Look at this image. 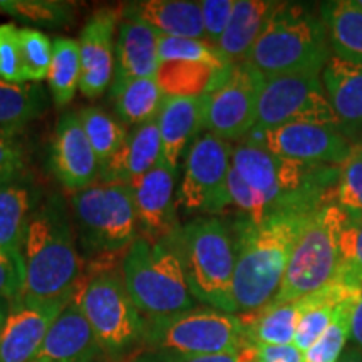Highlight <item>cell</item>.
<instances>
[{
    "label": "cell",
    "mask_w": 362,
    "mask_h": 362,
    "mask_svg": "<svg viewBox=\"0 0 362 362\" xmlns=\"http://www.w3.org/2000/svg\"><path fill=\"white\" fill-rule=\"evenodd\" d=\"M252 346H287L293 344L298 324V304H267L259 310L240 314Z\"/></svg>",
    "instance_id": "obj_28"
},
{
    "label": "cell",
    "mask_w": 362,
    "mask_h": 362,
    "mask_svg": "<svg viewBox=\"0 0 362 362\" xmlns=\"http://www.w3.org/2000/svg\"><path fill=\"white\" fill-rule=\"evenodd\" d=\"M362 291V218H351L341 237V264L336 279Z\"/></svg>",
    "instance_id": "obj_36"
},
{
    "label": "cell",
    "mask_w": 362,
    "mask_h": 362,
    "mask_svg": "<svg viewBox=\"0 0 362 362\" xmlns=\"http://www.w3.org/2000/svg\"><path fill=\"white\" fill-rule=\"evenodd\" d=\"M351 339L352 342H354V346L362 347V296L359 298V304H357L354 310V315H352Z\"/></svg>",
    "instance_id": "obj_45"
},
{
    "label": "cell",
    "mask_w": 362,
    "mask_h": 362,
    "mask_svg": "<svg viewBox=\"0 0 362 362\" xmlns=\"http://www.w3.org/2000/svg\"><path fill=\"white\" fill-rule=\"evenodd\" d=\"M111 98L121 123L136 128L156 121L166 96L158 79L144 78L112 81Z\"/></svg>",
    "instance_id": "obj_27"
},
{
    "label": "cell",
    "mask_w": 362,
    "mask_h": 362,
    "mask_svg": "<svg viewBox=\"0 0 362 362\" xmlns=\"http://www.w3.org/2000/svg\"><path fill=\"white\" fill-rule=\"evenodd\" d=\"M6 317H7L6 307H4V305H2V302H0V329H2L4 322H6Z\"/></svg>",
    "instance_id": "obj_47"
},
{
    "label": "cell",
    "mask_w": 362,
    "mask_h": 362,
    "mask_svg": "<svg viewBox=\"0 0 362 362\" xmlns=\"http://www.w3.org/2000/svg\"><path fill=\"white\" fill-rule=\"evenodd\" d=\"M160 34L139 21L121 19L117 27L115 81L156 79L160 72L158 54Z\"/></svg>",
    "instance_id": "obj_24"
},
{
    "label": "cell",
    "mask_w": 362,
    "mask_h": 362,
    "mask_svg": "<svg viewBox=\"0 0 362 362\" xmlns=\"http://www.w3.org/2000/svg\"><path fill=\"white\" fill-rule=\"evenodd\" d=\"M19 30L16 24H0V79L22 84L25 83V76Z\"/></svg>",
    "instance_id": "obj_38"
},
{
    "label": "cell",
    "mask_w": 362,
    "mask_h": 362,
    "mask_svg": "<svg viewBox=\"0 0 362 362\" xmlns=\"http://www.w3.org/2000/svg\"><path fill=\"white\" fill-rule=\"evenodd\" d=\"M175 185L176 175L163 161L131 185L138 223L144 230V237L156 242L168 240L181 226L176 215Z\"/></svg>",
    "instance_id": "obj_18"
},
{
    "label": "cell",
    "mask_w": 362,
    "mask_h": 362,
    "mask_svg": "<svg viewBox=\"0 0 362 362\" xmlns=\"http://www.w3.org/2000/svg\"><path fill=\"white\" fill-rule=\"evenodd\" d=\"M49 90L57 107H64L76 96L81 84V56L78 40L57 37L54 40L52 62L47 74Z\"/></svg>",
    "instance_id": "obj_31"
},
{
    "label": "cell",
    "mask_w": 362,
    "mask_h": 362,
    "mask_svg": "<svg viewBox=\"0 0 362 362\" xmlns=\"http://www.w3.org/2000/svg\"><path fill=\"white\" fill-rule=\"evenodd\" d=\"M233 146L211 133L194 139L185 155V173L176 192V206L185 214H220L232 205L228 175Z\"/></svg>",
    "instance_id": "obj_11"
},
{
    "label": "cell",
    "mask_w": 362,
    "mask_h": 362,
    "mask_svg": "<svg viewBox=\"0 0 362 362\" xmlns=\"http://www.w3.org/2000/svg\"><path fill=\"white\" fill-rule=\"evenodd\" d=\"M143 344L148 351L189 356L237 354L252 346L240 315L211 307H194L171 317L144 320Z\"/></svg>",
    "instance_id": "obj_9"
},
{
    "label": "cell",
    "mask_w": 362,
    "mask_h": 362,
    "mask_svg": "<svg viewBox=\"0 0 362 362\" xmlns=\"http://www.w3.org/2000/svg\"><path fill=\"white\" fill-rule=\"evenodd\" d=\"M262 148L274 155L305 163L342 166L351 156L354 144L336 126L292 123L260 133Z\"/></svg>",
    "instance_id": "obj_14"
},
{
    "label": "cell",
    "mask_w": 362,
    "mask_h": 362,
    "mask_svg": "<svg viewBox=\"0 0 362 362\" xmlns=\"http://www.w3.org/2000/svg\"><path fill=\"white\" fill-rule=\"evenodd\" d=\"M315 211L277 214L257 223L245 216L237 221L233 237L237 314L259 310L274 300L293 248Z\"/></svg>",
    "instance_id": "obj_2"
},
{
    "label": "cell",
    "mask_w": 362,
    "mask_h": 362,
    "mask_svg": "<svg viewBox=\"0 0 362 362\" xmlns=\"http://www.w3.org/2000/svg\"><path fill=\"white\" fill-rule=\"evenodd\" d=\"M19 39L25 83H40L47 79L54 42L44 33L35 29H21Z\"/></svg>",
    "instance_id": "obj_35"
},
{
    "label": "cell",
    "mask_w": 362,
    "mask_h": 362,
    "mask_svg": "<svg viewBox=\"0 0 362 362\" xmlns=\"http://www.w3.org/2000/svg\"><path fill=\"white\" fill-rule=\"evenodd\" d=\"M99 356L101 347L72 297L30 362H96Z\"/></svg>",
    "instance_id": "obj_20"
},
{
    "label": "cell",
    "mask_w": 362,
    "mask_h": 362,
    "mask_svg": "<svg viewBox=\"0 0 362 362\" xmlns=\"http://www.w3.org/2000/svg\"><path fill=\"white\" fill-rule=\"evenodd\" d=\"M24 170V149L17 134L0 133V183L16 180Z\"/></svg>",
    "instance_id": "obj_43"
},
{
    "label": "cell",
    "mask_w": 362,
    "mask_h": 362,
    "mask_svg": "<svg viewBox=\"0 0 362 362\" xmlns=\"http://www.w3.org/2000/svg\"><path fill=\"white\" fill-rule=\"evenodd\" d=\"M166 242L183 267L194 300L237 314L233 304L235 238L223 221L200 216L181 225Z\"/></svg>",
    "instance_id": "obj_5"
},
{
    "label": "cell",
    "mask_w": 362,
    "mask_h": 362,
    "mask_svg": "<svg viewBox=\"0 0 362 362\" xmlns=\"http://www.w3.org/2000/svg\"><path fill=\"white\" fill-rule=\"evenodd\" d=\"M265 78L247 62H238L215 89L206 93L205 129L225 141L240 139L255 128Z\"/></svg>",
    "instance_id": "obj_13"
},
{
    "label": "cell",
    "mask_w": 362,
    "mask_h": 362,
    "mask_svg": "<svg viewBox=\"0 0 362 362\" xmlns=\"http://www.w3.org/2000/svg\"><path fill=\"white\" fill-rule=\"evenodd\" d=\"M356 4H357V6H359V7L362 8V0H356Z\"/></svg>",
    "instance_id": "obj_49"
},
{
    "label": "cell",
    "mask_w": 362,
    "mask_h": 362,
    "mask_svg": "<svg viewBox=\"0 0 362 362\" xmlns=\"http://www.w3.org/2000/svg\"><path fill=\"white\" fill-rule=\"evenodd\" d=\"M257 362H305L304 352L293 344L287 346H255Z\"/></svg>",
    "instance_id": "obj_44"
},
{
    "label": "cell",
    "mask_w": 362,
    "mask_h": 362,
    "mask_svg": "<svg viewBox=\"0 0 362 362\" xmlns=\"http://www.w3.org/2000/svg\"><path fill=\"white\" fill-rule=\"evenodd\" d=\"M332 56L320 11L307 4L279 2L243 62L269 79L287 74H322Z\"/></svg>",
    "instance_id": "obj_4"
},
{
    "label": "cell",
    "mask_w": 362,
    "mask_h": 362,
    "mask_svg": "<svg viewBox=\"0 0 362 362\" xmlns=\"http://www.w3.org/2000/svg\"><path fill=\"white\" fill-rule=\"evenodd\" d=\"M51 166L56 178L71 193L83 192L99 178L101 166L76 111L59 117L52 139Z\"/></svg>",
    "instance_id": "obj_16"
},
{
    "label": "cell",
    "mask_w": 362,
    "mask_h": 362,
    "mask_svg": "<svg viewBox=\"0 0 362 362\" xmlns=\"http://www.w3.org/2000/svg\"><path fill=\"white\" fill-rule=\"evenodd\" d=\"M119 8H99L89 17L79 35L81 84L86 98H98L115 79V33L119 27Z\"/></svg>",
    "instance_id": "obj_15"
},
{
    "label": "cell",
    "mask_w": 362,
    "mask_h": 362,
    "mask_svg": "<svg viewBox=\"0 0 362 362\" xmlns=\"http://www.w3.org/2000/svg\"><path fill=\"white\" fill-rule=\"evenodd\" d=\"M74 302L93 329L104 356L123 359L143 344L144 317L131 300L121 272L99 269L81 279Z\"/></svg>",
    "instance_id": "obj_7"
},
{
    "label": "cell",
    "mask_w": 362,
    "mask_h": 362,
    "mask_svg": "<svg viewBox=\"0 0 362 362\" xmlns=\"http://www.w3.org/2000/svg\"><path fill=\"white\" fill-rule=\"evenodd\" d=\"M47 107V98L37 83H7L0 79V133L17 134Z\"/></svg>",
    "instance_id": "obj_29"
},
{
    "label": "cell",
    "mask_w": 362,
    "mask_h": 362,
    "mask_svg": "<svg viewBox=\"0 0 362 362\" xmlns=\"http://www.w3.org/2000/svg\"><path fill=\"white\" fill-rule=\"evenodd\" d=\"M336 203L351 218H362V155L354 149L341 166Z\"/></svg>",
    "instance_id": "obj_37"
},
{
    "label": "cell",
    "mask_w": 362,
    "mask_h": 362,
    "mask_svg": "<svg viewBox=\"0 0 362 362\" xmlns=\"http://www.w3.org/2000/svg\"><path fill=\"white\" fill-rule=\"evenodd\" d=\"M69 300L24 304L12 302L0 329V362H30L42 346L49 329Z\"/></svg>",
    "instance_id": "obj_17"
},
{
    "label": "cell",
    "mask_w": 362,
    "mask_h": 362,
    "mask_svg": "<svg viewBox=\"0 0 362 362\" xmlns=\"http://www.w3.org/2000/svg\"><path fill=\"white\" fill-rule=\"evenodd\" d=\"M131 300L144 320L171 317L194 309V297L183 267L166 240L138 237L121 265Z\"/></svg>",
    "instance_id": "obj_6"
},
{
    "label": "cell",
    "mask_w": 362,
    "mask_h": 362,
    "mask_svg": "<svg viewBox=\"0 0 362 362\" xmlns=\"http://www.w3.org/2000/svg\"><path fill=\"white\" fill-rule=\"evenodd\" d=\"M354 151L361 153V155H362V139H361V143H356L354 144Z\"/></svg>",
    "instance_id": "obj_48"
},
{
    "label": "cell",
    "mask_w": 362,
    "mask_h": 362,
    "mask_svg": "<svg viewBox=\"0 0 362 362\" xmlns=\"http://www.w3.org/2000/svg\"><path fill=\"white\" fill-rule=\"evenodd\" d=\"M76 225L89 253H116L133 245L138 233L133 187L96 181L83 192L72 193Z\"/></svg>",
    "instance_id": "obj_10"
},
{
    "label": "cell",
    "mask_w": 362,
    "mask_h": 362,
    "mask_svg": "<svg viewBox=\"0 0 362 362\" xmlns=\"http://www.w3.org/2000/svg\"><path fill=\"white\" fill-rule=\"evenodd\" d=\"M334 56L362 66V8L356 0H330L319 6Z\"/></svg>",
    "instance_id": "obj_26"
},
{
    "label": "cell",
    "mask_w": 362,
    "mask_h": 362,
    "mask_svg": "<svg viewBox=\"0 0 362 362\" xmlns=\"http://www.w3.org/2000/svg\"><path fill=\"white\" fill-rule=\"evenodd\" d=\"M161 161V138L156 121L139 124L128 133L119 151L99 171L103 183L133 185Z\"/></svg>",
    "instance_id": "obj_22"
},
{
    "label": "cell",
    "mask_w": 362,
    "mask_h": 362,
    "mask_svg": "<svg viewBox=\"0 0 362 362\" xmlns=\"http://www.w3.org/2000/svg\"><path fill=\"white\" fill-rule=\"evenodd\" d=\"M337 362H362V347L351 346L342 352L341 359Z\"/></svg>",
    "instance_id": "obj_46"
},
{
    "label": "cell",
    "mask_w": 362,
    "mask_h": 362,
    "mask_svg": "<svg viewBox=\"0 0 362 362\" xmlns=\"http://www.w3.org/2000/svg\"><path fill=\"white\" fill-rule=\"evenodd\" d=\"M119 12L121 19L144 22L165 37L205 40V24H203L200 2L139 0V2L124 4Z\"/></svg>",
    "instance_id": "obj_21"
},
{
    "label": "cell",
    "mask_w": 362,
    "mask_h": 362,
    "mask_svg": "<svg viewBox=\"0 0 362 362\" xmlns=\"http://www.w3.org/2000/svg\"><path fill=\"white\" fill-rule=\"evenodd\" d=\"M341 166L274 155L257 143L233 148L228 189L232 205L250 221L277 214L315 211L336 202Z\"/></svg>",
    "instance_id": "obj_1"
},
{
    "label": "cell",
    "mask_w": 362,
    "mask_h": 362,
    "mask_svg": "<svg viewBox=\"0 0 362 362\" xmlns=\"http://www.w3.org/2000/svg\"><path fill=\"white\" fill-rule=\"evenodd\" d=\"M347 223L349 215L336 202L312 215L293 248L277 296L272 300L274 304L296 302L336 279L341 264V237Z\"/></svg>",
    "instance_id": "obj_8"
},
{
    "label": "cell",
    "mask_w": 362,
    "mask_h": 362,
    "mask_svg": "<svg viewBox=\"0 0 362 362\" xmlns=\"http://www.w3.org/2000/svg\"><path fill=\"white\" fill-rule=\"evenodd\" d=\"M279 2L237 0L232 17L216 47L232 64L243 62Z\"/></svg>",
    "instance_id": "obj_25"
},
{
    "label": "cell",
    "mask_w": 362,
    "mask_h": 362,
    "mask_svg": "<svg viewBox=\"0 0 362 362\" xmlns=\"http://www.w3.org/2000/svg\"><path fill=\"white\" fill-rule=\"evenodd\" d=\"M24 287L13 302L45 304L69 300L83 279V260L64 202L54 197L30 216L22 243Z\"/></svg>",
    "instance_id": "obj_3"
},
{
    "label": "cell",
    "mask_w": 362,
    "mask_h": 362,
    "mask_svg": "<svg viewBox=\"0 0 362 362\" xmlns=\"http://www.w3.org/2000/svg\"><path fill=\"white\" fill-rule=\"evenodd\" d=\"M24 287V259L22 250L0 248V298L17 300Z\"/></svg>",
    "instance_id": "obj_39"
},
{
    "label": "cell",
    "mask_w": 362,
    "mask_h": 362,
    "mask_svg": "<svg viewBox=\"0 0 362 362\" xmlns=\"http://www.w3.org/2000/svg\"><path fill=\"white\" fill-rule=\"evenodd\" d=\"M362 292L352 293L337 307L336 315L327 330L320 336L314 346L305 352V362H337L341 359L346 342L349 341L352 330V315Z\"/></svg>",
    "instance_id": "obj_33"
},
{
    "label": "cell",
    "mask_w": 362,
    "mask_h": 362,
    "mask_svg": "<svg viewBox=\"0 0 362 362\" xmlns=\"http://www.w3.org/2000/svg\"><path fill=\"white\" fill-rule=\"evenodd\" d=\"M200 7L203 24H205V40L218 45L232 17L235 0H203Z\"/></svg>",
    "instance_id": "obj_42"
},
{
    "label": "cell",
    "mask_w": 362,
    "mask_h": 362,
    "mask_svg": "<svg viewBox=\"0 0 362 362\" xmlns=\"http://www.w3.org/2000/svg\"><path fill=\"white\" fill-rule=\"evenodd\" d=\"M0 11L33 22H64L67 6L59 2H0Z\"/></svg>",
    "instance_id": "obj_41"
},
{
    "label": "cell",
    "mask_w": 362,
    "mask_h": 362,
    "mask_svg": "<svg viewBox=\"0 0 362 362\" xmlns=\"http://www.w3.org/2000/svg\"><path fill=\"white\" fill-rule=\"evenodd\" d=\"M161 64L180 62V64H203L218 71L230 69L233 64L218 51V47L203 39H180L160 35L158 44Z\"/></svg>",
    "instance_id": "obj_34"
},
{
    "label": "cell",
    "mask_w": 362,
    "mask_h": 362,
    "mask_svg": "<svg viewBox=\"0 0 362 362\" xmlns=\"http://www.w3.org/2000/svg\"><path fill=\"white\" fill-rule=\"evenodd\" d=\"M78 115L90 146L96 153L99 166L104 168L128 138L126 126L96 106H86L78 111Z\"/></svg>",
    "instance_id": "obj_32"
},
{
    "label": "cell",
    "mask_w": 362,
    "mask_h": 362,
    "mask_svg": "<svg viewBox=\"0 0 362 362\" xmlns=\"http://www.w3.org/2000/svg\"><path fill=\"white\" fill-rule=\"evenodd\" d=\"M134 362H257V347L250 346L237 354L218 356H189L171 351H146Z\"/></svg>",
    "instance_id": "obj_40"
},
{
    "label": "cell",
    "mask_w": 362,
    "mask_h": 362,
    "mask_svg": "<svg viewBox=\"0 0 362 362\" xmlns=\"http://www.w3.org/2000/svg\"><path fill=\"white\" fill-rule=\"evenodd\" d=\"M320 78L339 128L347 138L356 139L362 131V66L332 56Z\"/></svg>",
    "instance_id": "obj_23"
},
{
    "label": "cell",
    "mask_w": 362,
    "mask_h": 362,
    "mask_svg": "<svg viewBox=\"0 0 362 362\" xmlns=\"http://www.w3.org/2000/svg\"><path fill=\"white\" fill-rule=\"evenodd\" d=\"M33 214V193L27 185L17 180L0 183V248L22 250Z\"/></svg>",
    "instance_id": "obj_30"
},
{
    "label": "cell",
    "mask_w": 362,
    "mask_h": 362,
    "mask_svg": "<svg viewBox=\"0 0 362 362\" xmlns=\"http://www.w3.org/2000/svg\"><path fill=\"white\" fill-rule=\"evenodd\" d=\"M206 96H166L156 117L161 138V161L176 175L181 155L188 153L205 129Z\"/></svg>",
    "instance_id": "obj_19"
},
{
    "label": "cell",
    "mask_w": 362,
    "mask_h": 362,
    "mask_svg": "<svg viewBox=\"0 0 362 362\" xmlns=\"http://www.w3.org/2000/svg\"><path fill=\"white\" fill-rule=\"evenodd\" d=\"M292 123L339 128L320 74H287L265 79L253 131L264 133Z\"/></svg>",
    "instance_id": "obj_12"
}]
</instances>
